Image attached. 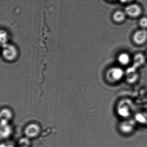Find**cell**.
I'll list each match as a JSON object with an SVG mask.
<instances>
[{
  "instance_id": "obj_18",
  "label": "cell",
  "mask_w": 147,
  "mask_h": 147,
  "mask_svg": "<svg viewBox=\"0 0 147 147\" xmlns=\"http://www.w3.org/2000/svg\"><path fill=\"white\" fill-rule=\"evenodd\" d=\"M3 147H14L13 146H6V145H4L3 144Z\"/></svg>"
},
{
  "instance_id": "obj_7",
  "label": "cell",
  "mask_w": 147,
  "mask_h": 147,
  "mask_svg": "<svg viewBox=\"0 0 147 147\" xmlns=\"http://www.w3.org/2000/svg\"><path fill=\"white\" fill-rule=\"evenodd\" d=\"M12 129L10 126L7 125H0V136L2 138H7L11 134Z\"/></svg>"
},
{
  "instance_id": "obj_12",
  "label": "cell",
  "mask_w": 147,
  "mask_h": 147,
  "mask_svg": "<svg viewBox=\"0 0 147 147\" xmlns=\"http://www.w3.org/2000/svg\"><path fill=\"white\" fill-rule=\"evenodd\" d=\"M125 14L121 11H117L115 12L113 16L114 20L118 22H122L125 19Z\"/></svg>"
},
{
  "instance_id": "obj_14",
  "label": "cell",
  "mask_w": 147,
  "mask_h": 147,
  "mask_svg": "<svg viewBox=\"0 0 147 147\" xmlns=\"http://www.w3.org/2000/svg\"><path fill=\"white\" fill-rule=\"evenodd\" d=\"M136 119L140 123H145L147 122V115L146 114L140 113L136 115Z\"/></svg>"
},
{
  "instance_id": "obj_13",
  "label": "cell",
  "mask_w": 147,
  "mask_h": 147,
  "mask_svg": "<svg viewBox=\"0 0 147 147\" xmlns=\"http://www.w3.org/2000/svg\"><path fill=\"white\" fill-rule=\"evenodd\" d=\"M130 58L128 54L126 53H122L118 57V61L121 64L126 65L128 64Z\"/></svg>"
},
{
  "instance_id": "obj_1",
  "label": "cell",
  "mask_w": 147,
  "mask_h": 147,
  "mask_svg": "<svg viewBox=\"0 0 147 147\" xmlns=\"http://www.w3.org/2000/svg\"><path fill=\"white\" fill-rule=\"evenodd\" d=\"M1 53L3 57L7 61H14L18 57V52L16 47L8 43L2 46Z\"/></svg>"
},
{
  "instance_id": "obj_11",
  "label": "cell",
  "mask_w": 147,
  "mask_h": 147,
  "mask_svg": "<svg viewBox=\"0 0 147 147\" xmlns=\"http://www.w3.org/2000/svg\"><path fill=\"white\" fill-rule=\"evenodd\" d=\"M121 107L118 108V113L121 116L123 117H127L130 113V109L127 105L123 104Z\"/></svg>"
},
{
  "instance_id": "obj_5",
  "label": "cell",
  "mask_w": 147,
  "mask_h": 147,
  "mask_svg": "<svg viewBox=\"0 0 147 147\" xmlns=\"http://www.w3.org/2000/svg\"><path fill=\"white\" fill-rule=\"evenodd\" d=\"M147 38V33L145 30L137 31L134 36V40L137 44H142L145 42Z\"/></svg>"
},
{
  "instance_id": "obj_9",
  "label": "cell",
  "mask_w": 147,
  "mask_h": 147,
  "mask_svg": "<svg viewBox=\"0 0 147 147\" xmlns=\"http://www.w3.org/2000/svg\"><path fill=\"white\" fill-rule=\"evenodd\" d=\"M13 117V114L11 110L9 109H3L0 111V119L1 120L8 121L11 119Z\"/></svg>"
},
{
  "instance_id": "obj_16",
  "label": "cell",
  "mask_w": 147,
  "mask_h": 147,
  "mask_svg": "<svg viewBox=\"0 0 147 147\" xmlns=\"http://www.w3.org/2000/svg\"><path fill=\"white\" fill-rule=\"evenodd\" d=\"M140 24L142 27H147V18L146 17L142 18L140 20Z\"/></svg>"
},
{
  "instance_id": "obj_6",
  "label": "cell",
  "mask_w": 147,
  "mask_h": 147,
  "mask_svg": "<svg viewBox=\"0 0 147 147\" xmlns=\"http://www.w3.org/2000/svg\"><path fill=\"white\" fill-rule=\"evenodd\" d=\"M145 58L142 54H136L134 58V67L129 69L128 70L131 71H134V69L137 68L138 66H140L141 65L143 64L145 62Z\"/></svg>"
},
{
  "instance_id": "obj_3",
  "label": "cell",
  "mask_w": 147,
  "mask_h": 147,
  "mask_svg": "<svg viewBox=\"0 0 147 147\" xmlns=\"http://www.w3.org/2000/svg\"><path fill=\"white\" fill-rule=\"evenodd\" d=\"M123 75V70L118 67H115L111 69L109 72V78L112 79V81L120 80Z\"/></svg>"
},
{
  "instance_id": "obj_2",
  "label": "cell",
  "mask_w": 147,
  "mask_h": 147,
  "mask_svg": "<svg viewBox=\"0 0 147 147\" xmlns=\"http://www.w3.org/2000/svg\"><path fill=\"white\" fill-rule=\"evenodd\" d=\"M40 128L35 123H31L26 126L24 130L25 135L29 138H34L39 134Z\"/></svg>"
},
{
  "instance_id": "obj_10",
  "label": "cell",
  "mask_w": 147,
  "mask_h": 147,
  "mask_svg": "<svg viewBox=\"0 0 147 147\" xmlns=\"http://www.w3.org/2000/svg\"><path fill=\"white\" fill-rule=\"evenodd\" d=\"M8 34L5 30H0V45L3 46L7 44L8 41Z\"/></svg>"
},
{
  "instance_id": "obj_17",
  "label": "cell",
  "mask_w": 147,
  "mask_h": 147,
  "mask_svg": "<svg viewBox=\"0 0 147 147\" xmlns=\"http://www.w3.org/2000/svg\"><path fill=\"white\" fill-rule=\"evenodd\" d=\"M123 2H128L131 1L133 0H121Z\"/></svg>"
},
{
  "instance_id": "obj_19",
  "label": "cell",
  "mask_w": 147,
  "mask_h": 147,
  "mask_svg": "<svg viewBox=\"0 0 147 147\" xmlns=\"http://www.w3.org/2000/svg\"><path fill=\"white\" fill-rule=\"evenodd\" d=\"M20 147H27L26 146H21Z\"/></svg>"
},
{
  "instance_id": "obj_8",
  "label": "cell",
  "mask_w": 147,
  "mask_h": 147,
  "mask_svg": "<svg viewBox=\"0 0 147 147\" xmlns=\"http://www.w3.org/2000/svg\"><path fill=\"white\" fill-rule=\"evenodd\" d=\"M134 123L132 121H127L124 122L121 125V129L123 132L126 133H130L134 129Z\"/></svg>"
},
{
  "instance_id": "obj_15",
  "label": "cell",
  "mask_w": 147,
  "mask_h": 147,
  "mask_svg": "<svg viewBox=\"0 0 147 147\" xmlns=\"http://www.w3.org/2000/svg\"><path fill=\"white\" fill-rule=\"evenodd\" d=\"M137 79V74L134 73V72L127 71V81L131 83H134V82H135Z\"/></svg>"
},
{
  "instance_id": "obj_4",
  "label": "cell",
  "mask_w": 147,
  "mask_h": 147,
  "mask_svg": "<svg viewBox=\"0 0 147 147\" xmlns=\"http://www.w3.org/2000/svg\"><path fill=\"white\" fill-rule=\"evenodd\" d=\"M125 12L129 16L135 17L140 14L141 9L140 6L137 4H131L126 8Z\"/></svg>"
}]
</instances>
